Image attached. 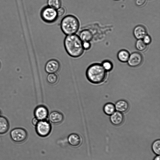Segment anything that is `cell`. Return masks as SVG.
Listing matches in <instances>:
<instances>
[{
	"instance_id": "6da1fadb",
	"label": "cell",
	"mask_w": 160,
	"mask_h": 160,
	"mask_svg": "<svg viewBox=\"0 0 160 160\" xmlns=\"http://www.w3.org/2000/svg\"><path fill=\"white\" fill-rule=\"evenodd\" d=\"M65 49L68 54L73 58H78L83 54L84 50L82 42L76 34L66 35L64 40Z\"/></svg>"
},
{
	"instance_id": "7a4b0ae2",
	"label": "cell",
	"mask_w": 160,
	"mask_h": 160,
	"mask_svg": "<svg viewBox=\"0 0 160 160\" xmlns=\"http://www.w3.org/2000/svg\"><path fill=\"white\" fill-rule=\"evenodd\" d=\"M86 76L89 82L94 84H99L103 82L107 76V71L102 65L98 63L92 64L87 68Z\"/></svg>"
},
{
	"instance_id": "3957f363",
	"label": "cell",
	"mask_w": 160,
	"mask_h": 160,
	"mask_svg": "<svg viewBox=\"0 0 160 160\" xmlns=\"http://www.w3.org/2000/svg\"><path fill=\"white\" fill-rule=\"evenodd\" d=\"M80 23L78 18L71 14L64 17L60 22L61 30L66 35L75 34L79 30Z\"/></svg>"
},
{
	"instance_id": "277c9868",
	"label": "cell",
	"mask_w": 160,
	"mask_h": 160,
	"mask_svg": "<svg viewBox=\"0 0 160 160\" xmlns=\"http://www.w3.org/2000/svg\"><path fill=\"white\" fill-rule=\"evenodd\" d=\"M40 16L43 21L48 23L54 22L58 17L56 9L48 6L44 7L42 9Z\"/></svg>"
},
{
	"instance_id": "5b68a950",
	"label": "cell",
	"mask_w": 160,
	"mask_h": 160,
	"mask_svg": "<svg viewBox=\"0 0 160 160\" xmlns=\"http://www.w3.org/2000/svg\"><path fill=\"white\" fill-rule=\"evenodd\" d=\"M10 136L11 138L14 142L20 143L26 140L28 137V133L24 128H17L11 131Z\"/></svg>"
},
{
	"instance_id": "8992f818",
	"label": "cell",
	"mask_w": 160,
	"mask_h": 160,
	"mask_svg": "<svg viewBox=\"0 0 160 160\" xmlns=\"http://www.w3.org/2000/svg\"><path fill=\"white\" fill-rule=\"evenodd\" d=\"M35 126L37 133L41 137L47 136L51 131V124L47 119L39 121Z\"/></svg>"
},
{
	"instance_id": "52a82bcc",
	"label": "cell",
	"mask_w": 160,
	"mask_h": 160,
	"mask_svg": "<svg viewBox=\"0 0 160 160\" xmlns=\"http://www.w3.org/2000/svg\"><path fill=\"white\" fill-rule=\"evenodd\" d=\"M34 115L35 117L39 121L46 120L49 115V111L45 106L39 105L35 108Z\"/></svg>"
},
{
	"instance_id": "ba28073f",
	"label": "cell",
	"mask_w": 160,
	"mask_h": 160,
	"mask_svg": "<svg viewBox=\"0 0 160 160\" xmlns=\"http://www.w3.org/2000/svg\"><path fill=\"white\" fill-rule=\"evenodd\" d=\"M61 65L59 61L55 59L48 61L45 66V70L48 73H56L60 70Z\"/></svg>"
},
{
	"instance_id": "9c48e42d",
	"label": "cell",
	"mask_w": 160,
	"mask_h": 160,
	"mask_svg": "<svg viewBox=\"0 0 160 160\" xmlns=\"http://www.w3.org/2000/svg\"><path fill=\"white\" fill-rule=\"evenodd\" d=\"M143 61L142 54L137 52H134L130 54L127 61L128 65L132 67H136L140 65Z\"/></svg>"
},
{
	"instance_id": "30bf717a",
	"label": "cell",
	"mask_w": 160,
	"mask_h": 160,
	"mask_svg": "<svg viewBox=\"0 0 160 160\" xmlns=\"http://www.w3.org/2000/svg\"><path fill=\"white\" fill-rule=\"evenodd\" d=\"M48 120L54 124H58L62 123L64 119L63 114L57 111H52L48 115Z\"/></svg>"
},
{
	"instance_id": "8fae6325",
	"label": "cell",
	"mask_w": 160,
	"mask_h": 160,
	"mask_svg": "<svg viewBox=\"0 0 160 160\" xmlns=\"http://www.w3.org/2000/svg\"><path fill=\"white\" fill-rule=\"evenodd\" d=\"M110 117L111 123L115 126H119L122 124L124 120V116L122 113L115 111Z\"/></svg>"
},
{
	"instance_id": "7c38bea8",
	"label": "cell",
	"mask_w": 160,
	"mask_h": 160,
	"mask_svg": "<svg viewBox=\"0 0 160 160\" xmlns=\"http://www.w3.org/2000/svg\"><path fill=\"white\" fill-rule=\"evenodd\" d=\"M116 110L121 113L127 112L129 108L128 102L124 100L118 101L115 105Z\"/></svg>"
},
{
	"instance_id": "4fadbf2b",
	"label": "cell",
	"mask_w": 160,
	"mask_h": 160,
	"mask_svg": "<svg viewBox=\"0 0 160 160\" xmlns=\"http://www.w3.org/2000/svg\"><path fill=\"white\" fill-rule=\"evenodd\" d=\"M133 34L135 38L137 39H142L147 34V30L143 26L138 25L134 28Z\"/></svg>"
},
{
	"instance_id": "5bb4252c",
	"label": "cell",
	"mask_w": 160,
	"mask_h": 160,
	"mask_svg": "<svg viewBox=\"0 0 160 160\" xmlns=\"http://www.w3.org/2000/svg\"><path fill=\"white\" fill-rule=\"evenodd\" d=\"M68 140L70 145L75 147L79 146L82 141V138L80 136L75 133H72L69 136Z\"/></svg>"
},
{
	"instance_id": "9a60e30c",
	"label": "cell",
	"mask_w": 160,
	"mask_h": 160,
	"mask_svg": "<svg viewBox=\"0 0 160 160\" xmlns=\"http://www.w3.org/2000/svg\"><path fill=\"white\" fill-rule=\"evenodd\" d=\"M78 36L82 42H90L93 38L92 34L91 32L87 29L82 30L80 32Z\"/></svg>"
},
{
	"instance_id": "2e32d148",
	"label": "cell",
	"mask_w": 160,
	"mask_h": 160,
	"mask_svg": "<svg viewBox=\"0 0 160 160\" xmlns=\"http://www.w3.org/2000/svg\"><path fill=\"white\" fill-rule=\"evenodd\" d=\"M9 128V124L8 119L3 116L0 117V134L6 133Z\"/></svg>"
},
{
	"instance_id": "e0dca14e",
	"label": "cell",
	"mask_w": 160,
	"mask_h": 160,
	"mask_svg": "<svg viewBox=\"0 0 160 160\" xmlns=\"http://www.w3.org/2000/svg\"><path fill=\"white\" fill-rule=\"evenodd\" d=\"M130 54L127 50L122 49L120 50L117 54V58L118 60L122 62H127L129 57Z\"/></svg>"
},
{
	"instance_id": "ac0fdd59",
	"label": "cell",
	"mask_w": 160,
	"mask_h": 160,
	"mask_svg": "<svg viewBox=\"0 0 160 160\" xmlns=\"http://www.w3.org/2000/svg\"><path fill=\"white\" fill-rule=\"evenodd\" d=\"M103 110L105 114L110 116L116 111L115 105L111 102L107 103L104 106Z\"/></svg>"
},
{
	"instance_id": "d6986e66",
	"label": "cell",
	"mask_w": 160,
	"mask_h": 160,
	"mask_svg": "<svg viewBox=\"0 0 160 160\" xmlns=\"http://www.w3.org/2000/svg\"><path fill=\"white\" fill-rule=\"evenodd\" d=\"M46 79L47 82L51 85L56 84L59 81V77L55 73H50L47 75Z\"/></svg>"
},
{
	"instance_id": "ffe728a7",
	"label": "cell",
	"mask_w": 160,
	"mask_h": 160,
	"mask_svg": "<svg viewBox=\"0 0 160 160\" xmlns=\"http://www.w3.org/2000/svg\"><path fill=\"white\" fill-rule=\"evenodd\" d=\"M48 6L57 9L62 6L61 0H47Z\"/></svg>"
},
{
	"instance_id": "44dd1931",
	"label": "cell",
	"mask_w": 160,
	"mask_h": 160,
	"mask_svg": "<svg viewBox=\"0 0 160 160\" xmlns=\"http://www.w3.org/2000/svg\"><path fill=\"white\" fill-rule=\"evenodd\" d=\"M152 148L153 152L157 155L160 154V140H155L152 143Z\"/></svg>"
},
{
	"instance_id": "7402d4cb",
	"label": "cell",
	"mask_w": 160,
	"mask_h": 160,
	"mask_svg": "<svg viewBox=\"0 0 160 160\" xmlns=\"http://www.w3.org/2000/svg\"><path fill=\"white\" fill-rule=\"evenodd\" d=\"M135 46L137 50L143 51L146 49L147 45L144 43L142 39H139L137 40Z\"/></svg>"
},
{
	"instance_id": "603a6c76",
	"label": "cell",
	"mask_w": 160,
	"mask_h": 160,
	"mask_svg": "<svg viewBox=\"0 0 160 160\" xmlns=\"http://www.w3.org/2000/svg\"><path fill=\"white\" fill-rule=\"evenodd\" d=\"M101 64L104 69L107 72L111 71L113 68L112 63L108 60L104 61Z\"/></svg>"
},
{
	"instance_id": "cb8c5ba5",
	"label": "cell",
	"mask_w": 160,
	"mask_h": 160,
	"mask_svg": "<svg viewBox=\"0 0 160 160\" xmlns=\"http://www.w3.org/2000/svg\"><path fill=\"white\" fill-rule=\"evenodd\" d=\"M56 10L58 17L63 16L66 12V10L65 8L62 6L56 9Z\"/></svg>"
},
{
	"instance_id": "d4e9b609",
	"label": "cell",
	"mask_w": 160,
	"mask_h": 160,
	"mask_svg": "<svg viewBox=\"0 0 160 160\" xmlns=\"http://www.w3.org/2000/svg\"><path fill=\"white\" fill-rule=\"evenodd\" d=\"M142 39L144 43L147 45L149 44L152 41L151 37L148 34L146 35Z\"/></svg>"
},
{
	"instance_id": "484cf974",
	"label": "cell",
	"mask_w": 160,
	"mask_h": 160,
	"mask_svg": "<svg viewBox=\"0 0 160 160\" xmlns=\"http://www.w3.org/2000/svg\"><path fill=\"white\" fill-rule=\"evenodd\" d=\"M82 46L84 50H88L91 48V44L90 42H83Z\"/></svg>"
},
{
	"instance_id": "4316f807",
	"label": "cell",
	"mask_w": 160,
	"mask_h": 160,
	"mask_svg": "<svg viewBox=\"0 0 160 160\" xmlns=\"http://www.w3.org/2000/svg\"><path fill=\"white\" fill-rule=\"evenodd\" d=\"M146 0H136V5L139 7L143 6L145 3Z\"/></svg>"
},
{
	"instance_id": "83f0119b",
	"label": "cell",
	"mask_w": 160,
	"mask_h": 160,
	"mask_svg": "<svg viewBox=\"0 0 160 160\" xmlns=\"http://www.w3.org/2000/svg\"><path fill=\"white\" fill-rule=\"evenodd\" d=\"M39 121L37 118L34 117L32 119V122L33 125L36 126Z\"/></svg>"
},
{
	"instance_id": "f1b7e54d",
	"label": "cell",
	"mask_w": 160,
	"mask_h": 160,
	"mask_svg": "<svg viewBox=\"0 0 160 160\" xmlns=\"http://www.w3.org/2000/svg\"><path fill=\"white\" fill-rule=\"evenodd\" d=\"M153 160H160V155H157V156L154 157Z\"/></svg>"
},
{
	"instance_id": "f546056e",
	"label": "cell",
	"mask_w": 160,
	"mask_h": 160,
	"mask_svg": "<svg viewBox=\"0 0 160 160\" xmlns=\"http://www.w3.org/2000/svg\"><path fill=\"white\" fill-rule=\"evenodd\" d=\"M1 112L0 110V117L1 116Z\"/></svg>"
},
{
	"instance_id": "4dcf8cb0",
	"label": "cell",
	"mask_w": 160,
	"mask_h": 160,
	"mask_svg": "<svg viewBox=\"0 0 160 160\" xmlns=\"http://www.w3.org/2000/svg\"><path fill=\"white\" fill-rule=\"evenodd\" d=\"M0 67H1V63H0Z\"/></svg>"
},
{
	"instance_id": "1f68e13d",
	"label": "cell",
	"mask_w": 160,
	"mask_h": 160,
	"mask_svg": "<svg viewBox=\"0 0 160 160\" xmlns=\"http://www.w3.org/2000/svg\"><path fill=\"white\" fill-rule=\"evenodd\" d=\"M114 0L117 1V0Z\"/></svg>"
}]
</instances>
